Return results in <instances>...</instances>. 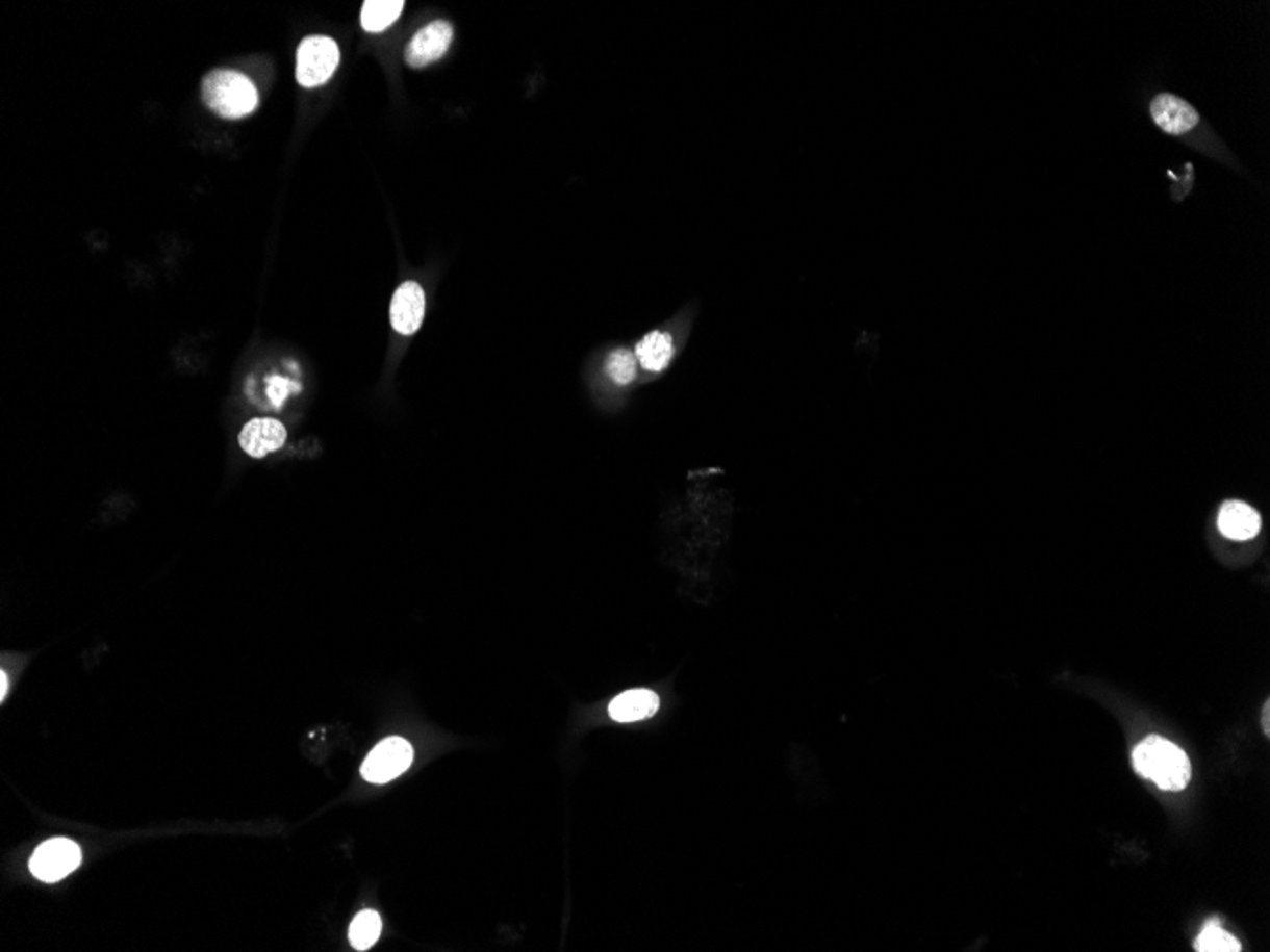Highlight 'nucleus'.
<instances>
[{"instance_id": "obj_1", "label": "nucleus", "mask_w": 1270, "mask_h": 952, "mask_svg": "<svg viewBox=\"0 0 1270 952\" xmlns=\"http://www.w3.org/2000/svg\"><path fill=\"white\" fill-rule=\"evenodd\" d=\"M1134 768L1166 791H1182L1191 779L1189 756L1161 736H1149L1134 749Z\"/></svg>"}, {"instance_id": "obj_2", "label": "nucleus", "mask_w": 1270, "mask_h": 952, "mask_svg": "<svg viewBox=\"0 0 1270 952\" xmlns=\"http://www.w3.org/2000/svg\"><path fill=\"white\" fill-rule=\"evenodd\" d=\"M202 99L209 110L227 121L250 117L259 107V92L238 71L218 69L202 80Z\"/></svg>"}, {"instance_id": "obj_3", "label": "nucleus", "mask_w": 1270, "mask_h": 952, "mask_svg": "<svg viewBox=\"0 0 1270 952\" xmlns=\"http://www.w3.org/2000/svg\"><path fill=\"white\" fill-rule=\"evenodd\" d=\"M339 46L329 36H307L297 48V82L303 88L324 86L339 67Z\"/></svg>"}, {"instance_id": "obj_4", "label": "nucleus", "mask_w": 1270, "mask_h": 952, "mask_svg": "<svg viewBox=\"0 0 1270 952\" xmlns=\"http://www.w3.org/2000/svg\"><path fill=\"white\" fill-rule=\"evenodd\" d=\"M413 763V747L404 738H386L363 761L362 776L370 783H388L407 772Z\"/></svg>"}, {"instance_id": "obj_5", "label": "nucleus", "mask_w": 1270, "mask_h": 952, "mask_svg": "<svg viewBox=\"0 0 1270 952\" xmlns=\"http://www.w3.org/2000/svg\"><path fill=\"white\" fill-rule=\"evenodd\" d=\"M80 861L82 854L77 843L69 839H52L34 850L29 869L43 882H57L71 875Z\"/></svg>"}, {"instance_id": "obj_6", "label": "nucleus", "mask_w": 1270, "mask_h": 952, "mask_svg": "<svg viewBox=\"0 0 1270 952\" xmlns=\"http://www.w3.org/2000/svg\"><path fill=\"white\" fill-rule=\"evenodd\" d=\"M451 41H453L451 23L443 22V20L428 23L427 27H423L407 45V66L423 69V67L438 61L439 57H443L448 52Z\"/></svg>"}, {"instance_id": "obj_7", "label": "nucleus", "mask_w": 1270, "mask_h": 952, "mask_svg": "<svg viewBox=\"0 0 1270 952\" xmlns=\"http://www.w3.org/2000/svg\"><path fill=\"white\" fill-rule=\"evenodd\" d=\"M427 297L425 289L416 282H404L396 289L390 303V321L396 333L400 335H415L425 319Z\"/></svg>"}, {"instance_id": "obj_8", "label": "nucleus", "mask_w": 1270, "mask_h": 952, "mask_svg": "<svg viewBox=\"0 0 1270 952\" xmlns=\"http://www.w3.org/2000/svg\"><path fill=\"white\" fill-rule=\"evenodd\" d=\"M285 439L287 430L276 418H253L242 428L238 436L242 449L253 459H264L266 455L282 449Z\"/></svg>"}, {"instance_id": "obj_9", "label": "nucleus", "mask_w": 1270, "mask_h": 952, "mask_svg": "<svg viewBox=\"0 0 1270 952\" xmlns=\"http://www.w3.org/2000/svg\"><path fill=\"white\" fill-rule=\"evenodd\" d=\"M1150 117L1157 122L1162 132L1170 135H1182L1191 132L1198 124V112L1182 98L1172 94H1161L1150 103Z\"/></svg>"}, {"instance_id": "obj_10", "label": "nucleus", "mask_w": 1270, "mask_h": 952, "mask_svg": "<svg viewBox=\"0 0 1270 952\" xmlns=\"http://www.w3.org/2000/svg\"><path fill=\"white\" fill-rule=\"evenodd\" d=\"M1217 526L1226 538L1249 540L1260 533L1261 517L1248 504L1230 500L1219 510Z\"/></svg>"}, {"instance_id": "obj_11", "label": "nucleus", "mask_w": 1270, "mask_h": 952, "mask_svg": "<svg viewBox=\"0 0 1270 952\" xmlns=\"http://www.w3.org/2000/svg\"><path fill=\"white\" fill-rule=\"evenodd\" d=\"M658 705L660 700L653 690H628L611 701L609 715L616 723H635L653 717L658 712Z\"/></svg>"}, {"instance_id": "obj_12", "label": "nucleus", "mask_w": 1270, "mask_h": 952, "mask_svg": "<svg viewBox=\"0 0 1270 952\" xmlns=\"http://www.w3.org/2000/svg\"><path fill=\"white\" fill-rule=\"evenodd\" d=\"M404 0H365L360 14V23L367 33H383L392 27L402 16Z\"/></svg>"}, {"instance_id": "obj_13", "label": "nucleus", "mask_w": 1270, "mask_h": 952, "mask_svg": "<svg viewBox=\"0 0 1270 952\" xmlns=\"http://www.w3.org/2000/svg\"><path fill=\"white\" fill-rule=\"evenodd\" d=\"M637 360L645 367L646 371H662L674 356V342L668 333H660L653 331L649 333L645 339L641 340L635 349Z\"/></svg>"}, {"instance_id": "obj_14", "label": "nucleus", "mask_w": 1270, "mask_h": 952, "mask_svg": "<svg viewBox=\"0 0 1270 952\" xmlns=\"http://www.w3.org/2000/svg\"><path fill=\"white\" fill-rule=\"evenodd\" d=\"M381 917L375 910H362L352 920L349 940L356 951H367L381 935Z\"/></svg>"}, {"instance_id": "obj_15", "label": "nucleus", "mask_w": 1270, "mask_h": 952, "mask_svg": "<svg viewBox=\"0 0 1270 952\" xmlns=\"http://www.w3.org/2000/svg\"><path fill=\"white\" fill-rule=\"evenodd\" d=\"M1194 949L1198 952H1238L1242 951V945L1221 928L1219 920L1212 919L1198 935Z\"/></svg>"}, {"instance_id": "obj_16", "label": "nucleus", "mask_w": 1270, "mask_h": 952, "mask_svg": "<svg viewBox=\"0 0 1270 952\" xmlns=\"http://www.w3.org/2000/svg\"><path fill=\"white\" fill-rule=\"evenodd\" d=\"M607 375L613 379L616 384H630L637 375V365H635V356L632 352L616 351L609 356L607 360Z\"/></svg>"}, {"instance_id": "obj_17", "label": "nucleus", "mask_w": 1270, "mask_h": 952, "mask_svg": "<svg viewBox=\"0 0 1270 952\" xmlns=\"http://www.w3.org/2000/svg\"><path fill=\"white\" fill-rule=\"evenodd\" d=\"M299 388L301 386L296 381H289V379H284V377L269 379L266 394H269V400H271V406L274 409H280L285 400H287V395L296 394V392H299Z\"/></svg>"}, {"instance_id": "obj_18", "label": "nucleus", "mask_w": 1270, "mask_h": 952, "mask_svg": "<svg viewBox=\"0 0 1270 952\" xmlns=\"http://www.w3.org/2000/svg\"><path fill=\"white\" fill-rule=\"evenodd\" d=\"M1261 724H1263V730H1265V734H1270V703H1269V701H1267V703H1265V705H1263V717H1261Z\"/></svg>"}, {"instance_id": "obj_19", "label": "nucleus", "mask_w": 1270, "mask_h": 952, "mask_svg": "<svg viewBox=\"0 0 1270 952\" xmlns=\"http://www.w3.org/2000/svg\"><path fill=\"white\" fill-rule=\"evenodd\" d=\"M6 696H8V675L2 671V675H0V698L4 700Z\"/></svg>"}]
</instances>
